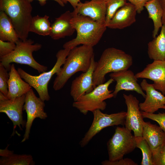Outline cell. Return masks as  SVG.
I'll return each instance as SVG.
<instances>
[{"label": "cell", "mask_w": 165, "mask_h": 165, "mask_svg": "<svg viewBox=\"0 0 165 165\" xmlns=\"http://www.w3.org/2000/svg\"><path fill=\"white\" fill-rule=\"evenodd\" d=\"M94 55L93 47L88 46L82 45L71 49L63 67L56 74L53 83L54 90L57 91L62 88L68 79L77 72L87 71Z\"/></svg>", "instance_id": "obj_1"}, {"label": "cell", "mask_w": 165, "mask_h": 165, "mask_svg": "<svg viewBox=\"0 0 165 165\" xmlns=\"http://www.w3.org/2000/svg\"><path fill=\"white\" fill-rule=\"evenodd\" d=\"M71 23L77 32L76 37L63 45L64 49L71 50L80 45L93 47L100 41L107 27L105 24L90 18L72 12Z\"/></svg>", "instance_id": "obj_2"}, {"label": "cell", "mask_w": 165, "mask_h": 165, "mask_svg": "<svg viewBox=\"0 0 165 165\" xmlns=\"http://www.w3.org/2000/svg\"><path fill=\"white\" fill-rule=\"evenodd\" d=\"M132 64V57L123 51L114 47L106 48L97 62L93 73L94 89L105 82L107 74L128 70Z\"/></svg>", "instance_id": "obj_3"}, {"label": "cell", "mask_w": 165, "mask_h": 165, "mask_svg": "<svg viewBox=\"0 0 165 165\" xmlns=\"http://www.w3.org/2000/svg\"><path fill=\"white\" fill-rule=\"evenodd\" d=\"M32 7L28 0H0V10L10 19L20 39L28 37L33 16Z\"/></svg>", "instance_id": "obj_4"}, {"label": "cell", "mask_w": 165, "mask_h": 165, "mask_svg": "<svg viewBox=\"0 0 165 165\" xmlns=\"http://www.w3.org/2000/svg\"><path fill=\"white\" fill-rule=\"evenodd\" d=\"M15 50L10 54L0 57V63L8 70H10V63H15L28 65L37 70L39 73L46 72L47 67L42 65L34 59V52L40 50L42 45L38 43L34 44L31 39L25 41L19 39L16 43Z\"/></svg>", "instance_id": "obj_5"}, {"label": "cell", "mask_w": 165, "mask_h": 165, "mask_svg": "<svg viewBox=\"0 0 165 165\" xmlns=\"http://www.w3.org/2000/svg\"><path fill=\"white\" fill-rule=\"evenodd\" d=\"M70 50L63 49L59 50L56 55V62L52 69L48 72L42 73L38 75H30L21 68L17 69L21 77L36 90L39 97L42 101H47L50 100L48 89L49 82L53 75L60 70Z\"/></svg>", "instance_id": "obj_6"}, {"label": "cell", "mask_w": 165, "mask_h": 165, "mask_svg": "<svg viewBox=\"0 0 165 165\" xmlns=\"http://www.w3.org/2000/svg\"><path fill=\"white\" fill-rule=\"evenodd\" d=\"M114 80L110 78L107 82L95 87L90 92L84 95L72 104L73 107L86 115L89 112L105 109L107 104L105 101L114 97L113 91L108 87Z\"/></svg>", "instance_id": "obj_7"}, {"label": "cell", "mask_w": 165, "mask_h": 165, "mask_svg": "<svg viewBox=\"0 0 165 165\" xmlns=\"http://www.w3.org/2000/svg\"><path fill=\"white\" fill-rule=\"evenodd\" d=\"M108 160L115 161L123 158L136 147L135 137L125 127H117L107 143Z\"/></svg>", "instance_id": "obj_8"}, {"label": "cell", "mask_w": 165, "mask_h": 165, "mask_svg": "<svg viewBox=\"0 0 165 165\" xmlns=\"http://www.w3.org/2000/svg\"><path fill=\"white\" fill-rule=\"evenodd\" d=\"M94 118L91 126L79 142L82 147L86 145L92 139L103 129L119 125H124L127 112H120L108 114L97 109L93 112Z\"/></svg>", "instance_id": "obj_9"}, {"label": "cell", "mask_w": 165, "mask_h": 165, "mask_svg": "<svg viewBox=\"0 0 165 165\" xmlns=\"http://www.w3.org/2000/svg\"><path fill=\"white\" fill-rule=\"evenodd\" d=\"M45 105L44 101L36 96L32 88L25 94L23 110L27 113V120L25 133L21 142L29 139L31 128L35 118H38L44 119L47 117V113L44 111Z\"/></svg>", "instance_id": "obj_10"}, {"label": "cell", "mask_w": 165, "mask_h": 165, "mask_svg": "<svg viewBox=\"0 0 165 165\" xmlns=\"http://www.w3.org/2000/svg\"><path fill=\"white\" fill-rule=\"evenodd\" d=\"M25 94L14 99H10L0 92V112L5 113L12 121L13 131L18 126L22 130L26 122L23 119V111L25 103Z\"/></svg>", "instance_id": "obj_11"}, {"label": "cell", "mask_w": 165, "mask_h": 165, "mask_svg": "<svg viewBox=\"0 0 165 165\" xmlns=\"http://www.w3.org/2000/svg\"><path fill=\"white\" fill-rule=\"evenodd\" d=\"M123 97L127 107L125 127L130 131H133L135 137H142L144 121L140 111L139 101L131 94H123Z\"/></svg>", "instance_id": "obj_12"}, {"label": "cell", "mask_w": 165, "mask_h": 165, "mask_svg": "<svg viewBox=\"0 0 165 165\" xmlns=\"http://www.w3.org/2000/svg\"><path fill=\"white\" fill-rule=\"evenodd\" d=\"M97 64L94 55L88 71L82 72L72 81L70 94L74 101H77L82 96L94 90L93 74Z\"/></svg>", "instance_id": "obj_13"}, {"label": "cell", "mask_w": 165, "mask_h": 165, "mask_svg": "<svg viewBox=\"0 0 165 165\" xmlns=\"http://www.w3.org/2000/svg\"><path fill=\"white\" fill-rule=\"evenodd\" d=\"M109 76L116 82L114 90L112 92L113 97H116L119 91L125 90L135 91L145 98L146 94L140 85L138 83V79L131 70H123L111 72Z\"/></svg>", "instance_id": "obj_14"}, {"label": "cell", "mask_w": 165, "mask_h": 165, "mask_svg": "<svg viewBox=\"0 0 165 165\" xmlns=\"http://www.w3.org/2000/svg\"><path fill=\"white\" fill-rule=\"evenodd\" d=\"M137 79L145 78L153 82L154 88L165 95V61H154L135 75Z\"/></svg>", "instance_id": "obj_15"}, {"label": "cell", "mask_w": 165, "mask_h": 165, "mask_svg": "<svg viewBox=\"0 0 165 165\" xmlns=\"http://www.w3.org/2000/svg\"><path fill=\"white\" fill-rule=\"evenodd\" d=\"M140 85L146 93L145 101L139 103L140 110L146 113H154L165 105V96L156 90L152 84L144 79Z\"/></svg>", "instance_id": "obj_16"}, {"label": "cell", "mask_w": 165, "mask_h": 165, "mask_svg": "<svg viewBox=\"0 0 165 165\" xmlns=\"http://www.w3.org/2000/svg\"><path fill=\"white\" fill-rule=\"evenodd\" d=\"M73 11L105 24L107 9L105 0H91L84 3L80 2Z\"/></svg>", "instance_id": "obj_17"}, {"label": "cell", "mask_w": 165, "mask_h": 165, "mask_svg": "<svg viewBox=\"0 0 165 165\" xmlns=\"http://www.w3.org/2000/svg\"><path fill=\"white\" fill-rule=\"evenodd\" d=\"M137 13L135 7L130 2H127L116 11L106 26L113 29H123L129 27L136 21Z\"/></svg>", "instance_id": "obj_18"}, {"label": "cell", "mask_w": 165, "mask_h": 165, "mask_svg": "<svg viewBox=\"0 0 165 165\" xmlns=\"http://www.w3.org/2000/svg\"><path fill=\"white\" fill-rule=\"evenodd\" d=\"M72 17V12L68 10L55 18L49 35L53 39L58 40L73 34L75 30L71 23Z\"/></svg>", "instance_id": "obj_19"}, {"label": "cell", "mask_w": 165, "mask_h": 165, "mask_svg": "<svg viewBox=\"0 0 165 165\" xmlns=\"http://www.w3.org/2000/svg\"><path fill=\"white\" fill-rule=\"evenodd\" d=\"M9 74L8 92L6 96L8 99H14L20 97L32 88L28 83L22 79L14 64L11 65Z\"/></svg>", "instance_id": "obj_20"}, {"label": "cell", "mask_w": 165, "mask_h": 165, "mask_svg": "<svg viewBox=\"0 0 165 165\" xmlns=\"http://www.w3.org/2000/svg\"><path fill=\"white\" fill-rule=\"evenodd\" d=\"M142 137L149 145L152 152L165 142V133L160 126L150 122H144Z\"/></svg>", "instance_id": "obj_21"}, {"label": "cell", "mask_w": 165, "mask_h": 165, "mask_svg": "<svg viewBox=\"0 0 165 165\" xmlns=\"http://www.w3.org/2000/svg\"><path fill=\"white\" fill-rule=\"evenodd\" d=\"M9 145L4 149H0V165H34L35 162L30 154H17L9 150Z\"/></svg>", "instance_id": "obj_22"}, {"label": "cell", "mask_w": 165, "mask_h": 165, "mask_svg": "<svg viewBox=\"0 0 165 165\" xmlns=\"http://www.w3.org/2000/svg\"><path fill=\"white\" fill-rule=\"evenodd\" d=\"M160 34L148 44V54L154 61H165V25L161 28Z\"/></svg>", "instance_id": "obj_23"}, {"label": "cell", "mask_w": 165, "mask_h": 165, "mask_svg": "<svg viewBox=\"0 0 165 165\" xmlns=\"http://www.w3.org/2000/svg\"><path fill=\"white\" fill-rule=\"evenodd\" d=\"M144 7L147 11L148 18L153 22L152 36L154 38L157 35L160 28L163 25L162 21L163 10L159 0H150L145 3Z\"/></svg>", "instance_id": "obj_24"}, {"label": "cell", "mask_w": 165, "mask_h": 165, "mask_svg": "<svg viewBox=\"0 0 165 165\" xmlns=\"http://www.w3.org/2000/svg\"><path fill=\"white\" fill-rule=\"evenodd\" d=\"M20 39L9 17L3 11H0V40L16 43Z\"/></svg>", "instance_id": "obj_25"}, {"label": "cell", "mask_w": 165, "mask_h": 165, "mask_svg": "<svg viewBox=\"0 0 165 165\" xmlns=\"http://www.w3.org/2000/svg\"><path fill=\"white\" fill-rule=\"evenodd\" d=\"M49 17L46 15L44 16L37 15L33 16L30 26V32L43 36L49 35L51 25Z\"/></svg>", "instance_id": "obj_26"}, {"label": "cell", "mask_w": 165, "mask_h": 165, "mask_svg": "<svg viewBox=\"0 0 165 165\" xmlns=\"http://www.w3.org/2000/svg\"><path fill=\"white\" fill-rule=\"evenodd\" d=\"M136 147L141 151L142 159L141 165H153L152 154L149 145L142 137H135Z\"/></svg>", "instance_id": "obj_27"}, {"label": "cell", "mask_w": 165, "mask_h": 165, "mask_svg": "<svg viewBox=\"0 0 165 165\" xmlns=\"http://www.w3.org/2000/svg\"><path fill=\"white\" fill-rule=\"evenodd\" d=\"M126 1V0H105L107 9L105 21L106 26L116 11L127 3Z\"/></svg>", "instance_id": "obj_28"}, {"label": "cell", "mask_w": 165, "mask_h": 165, "mask_svg": "<svg viewBox=\"0 0 165 165\" xmlns=\"http://www.w3.org/2000/svg\"><path fill=\"white\" fill-rule=\"evenodd\" d=\"M9 72L0 63V92L6 96L8 92V82L9 78Z\"/></svg>", "instance_id": "obj_29"}, {"label": "cell", "mask_w": 165, "mask_h": 165, "mask_svg": "<svg viewBox=\"0 0 165 165\" xmlns=\"http://www.w3.org/2000/svg\"><path fill=\"white\" fill-rule=\"evenodd\" d=\"M141 113L143 118H148L157 122L165 133V112H159L156 114L142 111Z\"/></svg>", "instance_id": "obj_30"}, {"label": "cell", "mask_w": 165, "mask_h": 165, "mask_svg": "<svg viewBox=\"0 0 165 165\" xmlns=\"http://www.w3.org/2000/svg\"><path fill=\"white\" fill-rule=\"evenodd\" d=\"M152 152L153 165H165V142Z\"/></svg>", "instance_id": "obj_31"}, {"label": "cell", "mask_w": 165, "mask_h": 165, "mask_svg": "<svg viewBox=\"0 0 165 165\" xmlns=\"http://www.w3.org/2000/svg\"><path fill=\"white\" fill-rule=\"evenodd\" d=\"M16 47V43L0 40V57L12 52Z\"/></svg>", "instance_id": "obj_32"}, {"label": "cell", "mask_w": 165, "mask_h": 165, "mask_svg": "<svg viewBox=\"0 0 165 165\" xmlns=\"http://www.w3.org/2000/svg\"><path fill=\"white\" fill-rule=\"evenodd\" d=\"M103 165H137L133 160L128 158H123L115 161L106 160L101 162Z\"/></svg>", "instance_id": "obj_33"}, {"label": "cell", "mask_w": 165, "mask_h": 165, "mask_svg": "<svg viewBox=\"0 0 165 165\" xmlns=\"http://www.w3.org/2000/svg\"><path fill=\"white\" fill-rule=\"evenodd\" d=\"M136 8L137 12L140 13L143 10L145 3L150 0H127Z\"/></svg>", "instance_id": "obj_34"}, {"label": "cell", "mask_w": 165, "mask_h": 165, "mask_svg": "<svg viewBox=\"0 0 165 165\" xmlns=\"http://www.w3.org/2000/svg\"><path fill=\"white\" fill-rule=\"evenodd\" d=\"M29 1L31 2L34 0H28ZM38 1L40 4L41 6L45 5L46 3L47 0H37ZM57 2L61 6L63 7L64 6V4L63 2L61 0H53Z\"/></svg>", "instance_id": "obj_35"}, {"label": "cell", "mask_w": 165, "mask_h": 165, "mask_svg": "<svg viewBox=\"0 0 165 165\" xmlns=\"http://www.w3.org/2000/svg\"><path fill=\"white\" fill-rule=\"evenodd\" d=\"M65 4L69 2L73 7L74 9H75L78 4L80 2V0H61Z\"/></svg>", "instance_id": "obj_36"}, {"label": "cell", "mask_w": 165, "mask_h": 165, "mask_svg": "<svg viewBox=\"0 0 165 165\" xmlns=\"http://www.w3.org/2000/svg\"><path fill=\"white\" fill-rule=\"evenodd\" d=\"M163 10V15L162 19L163 25H165V0H159Z\"/></svg>", "instance_id": "obj_37"}, {"label": "cell", "mask_w": 165, "mask_h": 165, "mask_svg": "<svg viewBox=\"0 0 165 165\" xmlns=\"http://www.w3.org/2000/svg\"><path fill=\"white\" fill-rule=\"evenodd\" d=\"M162 108L165 109V105L163 106Z\"/></svg>", "instance_id": "obj_38"}]
</instances>
